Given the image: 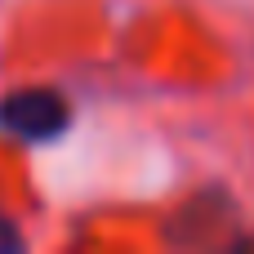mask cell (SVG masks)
<instances>
[{
	"instance_id": "1",
	"label": "cell",
	"mask_w": 254,
	"mask_h": 254,
	"mask_svg": "<svg viewBox=\"0 0 254 254\" xmlns=\"http://www.w3.org/2000/svg\"><path fill=\"white\" fill-rule=\"evenodd\" d=\"M67 121H71V112H67L63 94H54V89L36 85V89H13L0 98V125L22 143H49L67 129Z\"/></svg>"
},
{
	"instance_id": "2",
	"label": "cell",
	"mask_w": 254,
	"mask_h": 254,
	"mask_svg": "<svg viewBox=\"0 0 254 254\" xmlns=\"http://www.w3.org/2000/svg\"><path fill=\"white\" fill-rule=\"evenodd\" d=\"M13 250H22V237H18V228L0 214V254H13Z\"/></svg>"
}]
</instances>
